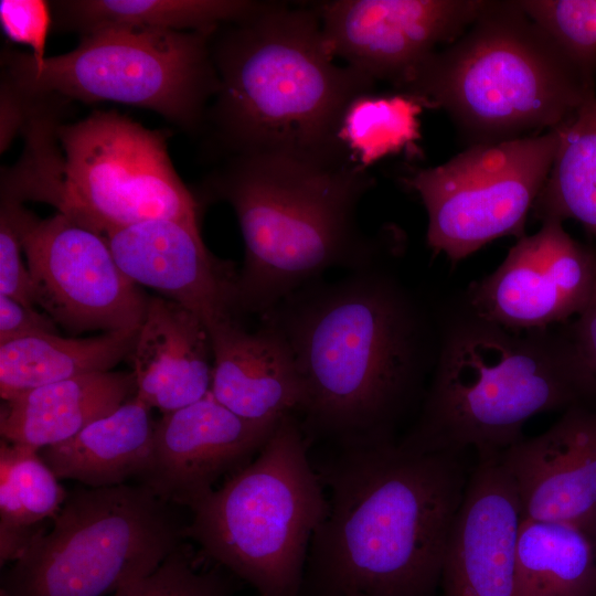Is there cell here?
Instances as JSON below:
<instances>
[{
    "label": "cell",
    "instance_id": "cell-1",
    "mask_svg": "<svg viewBox=\"0 0 596 596\" xmlns=\"http://www.w3.org/2000/svg\"><path fill=\"white\" fill-rule=\"evenodd\" d=\"M290 345L306 425L344 445L392 438L430 359L428 322L380 263L312 281L262 316Z\"/></svg>",
    "mask_w": 596,
    "mask_h": 596
},
{
    "label": "cell",
    "instance_id": "cell-2",
    "mask_svg": "<svg viewBox=\"0 0 596 596\" xmlns=\"http://www.w3.org/2000/svg\"><path fill=\"white\" fill-rule=\"evenodd\" d=\"M460 455L392 438L344 445L309 546L328 594H433L468 481Z\"/></svg>",
    "mask_w": 596,
    "mask_h": 596
},
{
    "label": "cell",
    "instance_id": "cell-3",
    "mask_svg": "<svg viewBox=\"0 0 596 596\" xmlns=\"http://www.w3.org/2000/svg\"><path fill=\"white\" fill-rule=\"evenodd\" d=\"M352 159L283 151L224 157L204 180L209 200L237 217L244 263L234 281L235 313L263 316L330 268L379 264L383 243L362 232L358 207L373 184Z\"/></svg>",
    "mask_w": 596,
    "mask_h": 596
},
{
    "label": "cell",
    "instance_id": "cell-4",
    "mask_svg": "<svg viewBox=\"0 0 596 596\" xmlns=\"http://www.w3.org/2000/svg\"><path fill=\"white\" fill-rule=\"evenodd\" d=\"M210 46L219 87L202 131L214 150L351 158L338 138L341 119L376 82L334 62L315 6L263 1L214 31Z\"/></svg>",
    "mask_w": 596,
    "mask_h": 596
},
{
    "label": "cell",
    "instance_id": "cell-5",
    "mask_svg": "<svg viewBox=\"0 0 596 596\" xmlns=\"http://www.w3.org/2000/svg\"><path fill=\"white\" fill-rule=\"evenodd\" d=\"M595 395L568 324L521 333L467 308L443 332L419 417L401 441L421 451L500 454L533 416Z\"/></svg>",
    "mask_w": 596,
    "mask_h": 596
},
{
    "label": "cell",
    "instance_id": "cell-6",
    "mask_svg": "<svg viewBox=\"0 0 596 596\" xmlns=\"http://www.w3.org/2000/svg\"><path fill=\"white\" fill-rule=\"evenodd\" d=\"M594 83L518 0H483L469 26L396 92L445 111L472 146L560 127L595 94Z\"/></svg>",
    "mask_w": 596,
    "mask_h": 596
},
{
    "label": "cell",
    "instance_id": "cell-7",
    "mask_svg": "<svg viewBox=\"0 0 596 596\" xmlns=\"http://www.w3.org/2000/svg\"><path fill=\"white\" fill-rule=\"evenodd\" d=\"M326 511L305 429L289 414L253 461L191 509L185 536L258 596H299L310 542Z\"/></svg>",
    "mask_w": 596,
    "mask_h": 596
},
{
    "label": "cell",
    "instance_id": "cell-8",
    "mask_svg": "<svg viewBox=\"0 0 596 596\" xmlns=\"http://www.w3.org/2000/svg\"><path fill=\"white\" fill-rule=\"evenodd\" d=\"M213 33L105 29L35 64L30 53L1 51V83L29 98L114 102L150 109L184 131L202 132L217 74Z\"/></svg>",
    "mask_w": 596,
    "mask_h": 596
},
{
    "label": "cell",
    "instance_id": "cell-9",
    "mask_svg": "<svg viewBox=\"0 0 596 596\" xmlns=\"http://www.w3.org/2000/svg\"><path fill=\"white\" fill-rule=\"evenodd\" d=\"M173 504L146 486L78 487L2 577L4 596H106L152 573L183 544Z\"/></svg>",
    "mask_w": 596,
    "mask_h": 596
},
{
    "label": "cell",
    "instance_id": "cell-10",
    "mask_svg": "<svg viewBox=\"0 0 596 596\" xmlns=\"http://www.w3.org/2000/svg\"><path fill=\"white\" fill-rule=\"evenodd\" d=\"M62 180L51 205L79 225L107 231L152 219L199 226V203L178 175L167 135L116 111L60 124Z\"/></svg>",
    "mask_w": 596,
    "mask_h": 596
},
{
    "label": "cell",
    "instance_id": "cell-11",
    "mask_svg": "<svg viewBox=\"0 0 596 596\" xmlns=\"http://www.w3.org/2000/svg\"><path fill=\"white\" fill-rule=\"evenodd\" d=\"M558 136L547 132L472 145L404 179L427 213V245L459 262L504 236H524L529 212L552 168Z\"/></svg>",
    "mask_w": 596,
    "mask_h": 596
},
{
    "label": "cell",
    "instance_id": "cell-12",
    "mask_svg": "<svg viewBox=\"0 0 596 596\" xmlns=\"http://www.w3.org/2000/svg\"><path fill=\"white\" fill-rule=\"evenodd\" d=\"M21 245L35 305L81 333L138 329L148 298L118 267L105 237L63 213L29 212Z\"/></svg>",
    "mask_w": 596,
    "mask_h": 596
},
{
    "label": "cell",
    "instance_id": "cell-13",
    "mask_svg": "<svg viewBox=\"0 0 596 596\" xmlns=\"http://www.w3.org/2000/svg\"><path fill=\"white\" fill-rule=\"evenodd\" d=\"M596 292V255L557 220L542 221L467 291V308L513 331L541 330L577 317Z\"/></svg>",
    "mask_w": 596,
    "mask_h": 596
},
{
    "label": "cell",
    "instance_id": "cell-14",
    "mask_svg": "<svg viewBox=\"0 0 596 596\" xmlns=\"http://www.w3.org/2000/svg\"><path fill=\"white\" fill-rule=\"evenodd\" d=\"M483 0H333L315 4L333 57L398 91L432 53L456 40Z\"/></svg>",
    "mask_w": 596,
    "mask_h": 596
},
{
    "label": "cell",
    "instance_id": "cell-15",
    "mask_svg": "<svg viewBox=\"0 0 596 596\" xmlns=\"http://www.w3.org/2000/svg\"><path fill=\"white\" fill-rule=\"evenodd\" d=\"M280 419L243 418L210 392L156 422L149 461L137 479L163 501L191 510L220 477L249 464Z\"/></svg>",
    "mask_w": 596,
    "mask_h": 596
},
{
    "label": "cell",
    "instance_id": "cell-16",
    "mask_svg": "<svg viewBox=\"0 0 596 596\" xmlns=\"http://www.w3.org/2000/svg\"><path fill=\"white\" fill-rule=\"evenodd\" d=\"M515 488L522 519L578 526L596 523V408L578 404L544 433L499 454Z\"/></svg>",
    "mask_w": 596,
    "mask_h": 596
},
{
    "label": "cell",
    "instance_id": "cell-17",
    "mask_svg": "<svg viewBox=\"0 0 596 596\" xmlns=\"http://www.w3.org/2000/svg\"><path fill=\"white\" fill-rule=\"evenodd\" d=\"M521 521L520 501L499 454L478 455L445 552L444 596H517Z\"/></svg>",
    "mask_w": 596,
    "mask_h": 596
},
{
    "label": "cell",
    "instance_id": "cell-18",
    "mask_svg": "<svg viewBox=\"0 0 596 596\" xmlns=\"http://www.w3.org/2000/svg\"><path fill=\"white\" fill-rule=\"evenodd\" d=\"M123 273L136 285L195 312L209 327L235 317L234 280L206 249L199 226L152 219L103 234Z\"/></svg>",
    "mask_w": 596,
    "mask_h": 596
},
{
    "label": "cell",
    "instance_id": "cell-19",
    "mask_svg": "<svg viewBox=\"0 0 596 596\" xmlns=\"http://www.w3.org/2000/svg\"><path fill=\"white\" fill-rule=\"evenodd\" d=\"M262 323L252 332L230 317L207 327L213 351L210 392L243 418L278 421L299 412L302 385L286 338L273 323Z\"/></svg>",
    "mask_w": 596,
    "mask_h": 596
},
{
    "label": "cell",
    "instance_id": "cell-20",
    "mask_svg": "<svg viewBox=\"0 0 596 596\" xmlns=\"http://www.w3.org/2000/svg\"><path fill=\"white\" fill-rule=\"evenodd\" d=\"M128 358L135 395L163 414L189 406L211 391L213 351L206 323L161 296L148 298Z\"/></svg>",
    "mask_w": 596,
    "mask_h": 596
},
{
    "label": "cell",
    "instance_id": "cell-21",
    "mask_svg": "<svg viewBox=\"0 0 596 596\" xmlns=\"http://www.w3.org/2000/svg\"><path fill=\"white\" fill-rule=\"evenodd\" d=\"M136 394L132 372H97L42 385L4 401L3 439L42 449L75 436Z\"/></svg>",
    "mask_w": 596,
    "mask_h": 596
},
{
    "label": "cell",
    "instance_id": "cell-22",
    "mask_svg": "<svg viewBox=\"0 0 596 596\" xmlns=\"http://www.w3.org/2000/svg\"><path fill=\"white\" fill-rule=\"evenodd\" d=\"M151 411L132 395L70 439L40 449V456L58 479L88 488L125 483L138 478L149 461L156 428Z\"/></svg>",
    "mask_w": 596,
    "mask_h": 596
},
{
    "label": "cell",
    "instance_id": "cell-23",
    "mask_svg": "<svg viewBox=\"0 0 596 596\" xmlns=\"http://www.w3.org/2000/svg\"><path fill=\"white\" fill-rule=\"evenodd\" d=\"M137 331H108L83 339L44 333L0 342L1 398L9 401L42 385L110 371L129 356Z\"/></svg>",
    "mask_w": 596,
    "mask_h": 596
},
{
    "label": "cell",
    "instance_id": "cell-24",
    "mask_svg": "<svg viewBox=\"0 0 596 596\" xmlns=\"http://www.w3.org/2000/svg\"><path fill=\"white\" fill-rule=\"evenodd\" d=\"M246 0H60L50 1L54 30L81 36L105 29L213 33L255 12Z\"/></svg>",
    "mask_w": 596,
    "mask_h": 596
},
{
    "label": "cell",
    "instance_id": "cell-25",
    "mask_svg": "<svg viewBox=\"0 0 596 596\" xmlns=\"http://www.w3.org/2000/svg\"><path fill=\"white\" fill-rule=\"evenodd\" d=\"M517 596H596V545L585 530L522 519L515 544Z\"/></svg>",
    "mask_w": 596,
    "mask_h": 596
},
{
    "label": "cell",
    "instance_id": "cell-26",
    "mask_svg": "<svg viewBox=\"0 0 596 596\" xmlns=\"http://www.w3.org/2000/svg\"><path fill=\"white\" fill-rule=\"evenodd\" d=\"M556 131L555 158L533 214L541 222L575 220L596 238V94Z\"/></svg>",
    "mask_w": 596,
    "mask_h": 596
},
{
    "label": "cell",
    "instance_id": "cell-27",
    "mask_svg": "<svg viewBox=\"0 0 596 596\" xmlns=\"http://www.w3.org/2000/svg\"><path fill=\"white\" fill-rule=\"evenodd\" d=\"M424 108L422 99L402 92L360 95L342 116L339 141L351 159L365 169L389 156L414 153Z\"/></svg>",
    "mask_w": 596,
    "mask_h": 596
},
{
    "label": "cell",
    "instance_id": "cell-28",
    "mask_svg": "<svg viewBox=\"0 0 596 596\" xmlns=\"http://www.w3.org/2000/svg\"><path fill=\"white\" fill-rule=\"evenodd\" d=\"M41 458L39 449L0 443V523L39 525L54 519L67 492Z\"/></svg>",
    "mask_w": 596,
    "mask_h": 596
},
{
    "label": "cell",
    "instance_id": "cell-29",
    "mask_svg": "<svg viewBox=\"0 0 596 596\" xmlns=\"http://www.w3.org/2000/svg\"><path fill=\"white\" fill-rule=\"evenodd\" d=\"M564 54L595 82L596 0H518Z\"/></svg>",
    "mask_w": 596,
    "mask_h": 596
},
{
    "label": "cell",
    "instance_id": "cell-30",
    "mask_svg": "<svg viewBox=\"0 0 596 596\" xmlns=\"http://www.w3.org/2000/svg\"><path fill=\"white\" fill-rule=\"evenodd\" d=\"M113 596H230L214 571L200 570L191 552L180 545L152 573Z\"/></svg>",
    "mask_w": 596,
    "mask_h": 596
},
{
    "label": "cell",
    "instance_id": "cell-31",
    "mask_svg": "<svg viewBox=\"0 0 596 596\" xmlns=\"http://www.w3.org/2000/svg\"><path fill=\"white\" fill-rule=\"evenodd\" d=\"M23 201L1 191L0 207V295L35 307L32 281L22 258L21 230L29 214Z\"/></svg>",
    "mask_w": 596,
    "mask_h": 596
},
{
    "label": "cell",
    "instance_id": "cell-32",
    "mask_svg": "<svg viewBox=\"0 0 596 596\" xmlns=\"http://www.w3.org/2000/svg\"><path fill=\"white\" fill-rule=\"evenodd\" d=\"M0 21L6 36L29 46L35 64L45 60V45L53 25L51 3L43 0H1Z\"/></svg>",
    "mask_w": 596,
    "mask_h": 596
},
{
    "label": "cell",
    "instance_id": "cell-33",
    "mask_svg": "<svg viewBox=\"0 0 596 596\" xmlns=\"http://www.w3.org/2000/svg\"><path fill=\"white\" fill-rule=\"evenodd\" d=\"M57 324L45 312L0 295V342L34 334L57 333Z\"/></svg>",
    "mask_w": 596,
    "mask_h": 596
},
{
    "label": "cell",
    "instance_id": "cell-34",
    "mask_svg": "<svg viewBox=\"0 0 596 596\" xmlns=\"http://www.w3.org/2000/svg\"><path fill=\"white\" fill-rule=\"evenodd\" d=\"M568 327L574 342L596 382V292L587 307Z\"/></svg>",
    "mask_w": 596,
    "mask_h": 596
},
{
    "label": "cell",
    "instance_id": "cell-35",
    "mask_svg": "<svg viewBox=\"0 0 596 596\" xmlns=\"http://www.w3.org/2000/svg\"><path fill=\"white\" fill-rule=\"evenodd\" d=\"M39 525L21 526L0 523V563L18 561L42 532Z\"/></svg>",
    "mask_w": 596,
    "mask_h": 596
},
{
    "label": "cell",
    "instance_id": "cell-36",
    "mask_svg": "<svg viewBox=\"0 0 596 596\" xmlns=\"http://www.w3.org/2000/svg\"><path fill=\"white\" fill-rule=\"evenodd\" d=\"M593 539H594L595 545H596V523H595V528H594V532H593Z\"/></svg>",
    "mask_w": 596,
    "mask_h": 596
},
{
    "label": "cell",
    "instance_id": "cell-37",
    "mask_svg": "<svg viewBox=\"0 0 596 596\" xmlns=\"http://www.w3.org/2000/svg\"><path fill=\"white\" fill-rule=\"evenodd\" d=\"M0 596H4V594H2V593L0 592Z\"/></svg>",
    "mask_w": 596,
    "mask_h": 596
}]
</instances>
